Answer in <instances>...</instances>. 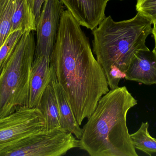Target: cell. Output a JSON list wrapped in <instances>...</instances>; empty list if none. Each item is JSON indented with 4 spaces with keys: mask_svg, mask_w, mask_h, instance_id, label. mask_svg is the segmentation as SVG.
I'll return each instance as SVG.
<instances>
[{
    "mask_svg": "<svg viewBox=\"0 0 156 156\" xmlns=\"http://www.w3.org/2000/svg\"><path fill=\"white\" fill-rule=\"evenodd\" d=\"M125 79L147 85L156 84V49L137 52L126 71Z\"/></svg>",
    "mask_w": 156,
    "mask_h": 156,
    "instance_id": "cell-9",
    "label": "cell"
},
{
    "mask_svg": "<svg viewBox=\"0 0 156 156\" xmlns=\"http://www.w3.org/2000/svg\"><path fill=\"white\" fill-rule=\"evenodd\" d=\"M50 60L44 56H34L31 68L27 106L37 108L43 93L51 80Z\"/></svg>",
    "mask_w": 156,
    "mask_h": 156,
    "instance_id": "cell-10",
    "label": "cell"
},
{
    "mask_svg": "<svg viewBox=\"0 0 156 156\" xmlns=\"http://www.w3.org/2000/svg\"><path fill=\"white\" fill-rule=\"evenodd\" d=\"M80 147V140L60 127L28 137L3 156H60Z\"/></svg>",
    "mask_w": 156,
    "mask_h": 156,
    "instance_id": "cell-6",
    "label": "cell"
},
{
    "mask_svg": "<svg viewBox=\"0 0 156 156\" xmlns=\"http://www.w3.org/2000/svg\"><path fill=\"white\" fill-rule=\"evenodd\" d=\"M46 130L45 119L37 108L23 106L0 118V156L28 137Z\"/></svg>",
    "mask_w": 156,
    "mask_h": 156,
    "instance_id": "cell-5",
    "label": "cell"
},
{
    "mask_svg": "<svg viewBox=\"0 0 156 156\" xmlns=\"http://www.w3.org/2000/svg\"><path fill=\"white\" fill-rule=\"evenodd\" d=\"M151 20L140 13L129 20L115 22L105 17L92 30L93 51L106 79L112 68L126 73L136 53L148 48L146 40L152 33Z\"/></svg>",
    "mask_w": 156,
    "mask_h": 156,
    "instance_id": "cell-3",
    "label": "cell"
},
{
    "mask_svg": "<svg viewBox=\"0 0 156 156\" xmlns=\"http://www.w3.org/2000/svg\"><path fill=\"white\" fill-rule=\"evenodd\" d=\"M136 10L153 24L156 19V0H137Z\"/></svg>",
    "mask_w": 156,
    "mask_h": 156,
    "instance_id": "cell-17",
    "label": "cell"
},
{
    "mask_svg": "<svg viewBox=\"0 0 156 156\" xmlns=\"http://www.w3.org/2000/svg\"><path fill=\"white\" fill-rule=\"evenodd\" d=\"M80 26L69 11L64 10L50 61L80 125L109 91L104 72Z\"/></svg>",
    "mask_w": 156,
    "mask_h": 156,
    "instance_id": "cell-1",
    "label": "cell"
},
{
    "mask_svg": "<svg viewBox=\"0 0 156 156\" xmlns=\"http://www.w3.org/2000/svg\"><path fill=\"white\" fill-rule=\"evenodd\" d=\"M51 66V65H50ZM52 68V79L58 104L61 127L70 132L80 140L83 134V128L80 127L75 117L68 99L57 80L55 71Z\"/></svg>",
    "mask_w": 156,
    "mask_h": 156,
    "instance_id": "cell-11",
    "label": "cell"
},
{
    "mask_svg": "<svg viewBox=\"0 0 156 156\" xmlns=\"http://www.w3.org/2000/svg\"><path fill=\"white\" fill-rule=\"evenodd\" d=\"M80 25L93 30L105 16L109 0H60Z\"/></svg>",
    "mask_w": 156,
    "mask_h": 156,
    "instance_id": "cell-8",
    "label": "cell"
},
{
    "mask_svg": "<svg viewBox=\"0 0 156 156\" xmlns=\"http://www.w3.org/2000/svg\"><path fill=\"white\" fill-rule=\"evenodd\" d=\"M17 31L23 34L36 31L35 17L27 0H15L10 34Z\"/></svg>",
    "mask_w": 156,
    "mask_h": 156,
    "instance_id": "cell-13",
    "label": "cell"
},
{
    "mask_svg": "<svg viewBox=\"0 0 156 156\" xmlns=\"http://www.w3.org/2000/svg\"></svg>",
    "mask_w": 156,
    "mask_h": 156,
    "instance_id": "cell-20",
    "label": "cell"
},
{
    "mask_svg": "<svg viewBox=\"0 0 156 156\" xmlns=\"http://www.w3.org/2000/svg\"><path fill=\"white\" fill-rule=\"evenodd\" d=\"M45 1L46 0H27L31 10L35 17L36 23L40 16L43 5Z\"/></svg>",
    "mask_w": 156,
    "mask_h": 156,
    "instance_id": "cell-18",
    "label": "cell"
},
{
    "mask_svg": "<svg viewBox=\"0 0 156 156\" xmlns=\"http://www.w3.org/2000/svg\"><path fill=\"white\" fill-rule=\"evenodd\" d=\"M37 108L40 110L45 119L47 130L61 127L58 104L52 82V75Z\"/></svg>",
    "mask_w": 156,
    "mask_h": 156,
    "instance_id": "cell-12",
    "label": "cell"
},
{
    "mask_svg": "<svg viewBox=\"0 0 156 156\" xmlns=\"http://www.w3.org/2000/svg\"><path fill=\"white\" fill-rule=\"evenodd\" d=\"M15 0H0V48L10 34Z\"/></svg>",
    "mask_w": 156,
    "mask_h": 156,
    "instance_id": "cell-15",
    "label": "cell"
},
{
    "mask_svg": "<svg viewBox=\"0 0 156 156\" xmlns=\"http://www.w3.org/2000/svg\"><path fill=\"white\" fill-rule=\"evenodd\" d=\"M148 122H143L136 132L130 134L131 141L136 149L150 156L156 154V138L152 137L148 131Z\"/></svg>",
    "mask_w": 156,
    "mask_h": 156,
    "instance_id": "cell-14",
    "label": "cell"
},
{
    "mask_svg": "<svg viewBox=\"0 0 156 156\" xmlns=\"http://www.w3.org/2000/svg\"><path fill=\"white\" fill-rule=\"evenodd\" d=\"M23 34L20 31H16L10 34L0 48V72L9 59Z\"/></svg>",
    "mask_w": 156,
    "mask_h": 156,
    "instance_id": "cell-16",
    "label": "cell"
},
{
    "mask_svg": "<svg viewBox=\"0 0 156 156\" xmlns=\"http://www.w3.org/2000/svg\"><path fill=\"white\" fill-rule=\"evenodd\" d=\"M154 24V27L152 29V33L154 35V38L155 43V49H156V19L153 23Z\"/></svg>",
    "mask_w": 156,
    "mask_h": 156,
    "instance_id": "cell-19",
    "label": "cell"
},
{
    "mask_svg": "<svg viewBox=\"0 0 156 156\" xmlns=\"http://www.w3.org/2000/svg\"><path fill=\"white\" fill-rule=\"evenodd\" d=\"M137 104L125 86L109 91L83 128L80 148L91 156H138L126 125L128 111Z\"/></svg>",
    "mask_w": 156,
    "mask_h": 156,
    "instance_id": "cell-2",
    "label": "cell"
},
{
    "mask_svg": "<svg viewBox=\"0 0 156 156\" xmlns=\"http://www.w3.org/2000/svg\"><path fill=\"white\" fill-rule=\"evenodd\" d=\"M64 10L60 0H46L44 3L36 23L37 41L34 56H44L51 61Z\"/></svg>",
    "mask_w": 156,
    "mask_h": 156,
    "instance_id": "cell-7",
    "label": "cell"
},
{
    "mask_svg": "<svg viewBox=\"0 0 156 156\" xmlns=\"http://www.w3.org/2000/svg\"><path fill=\"white\" fill-rule=\"evenodd\" d=\"M34 31L23 34L0 72V118L27 106L35 53Z\"/></svg>",
    "mask_w": 156,
    "mask_h": 156,
    "instance_id": "cell-4",
    "label": "cell"
}]
</instances>
